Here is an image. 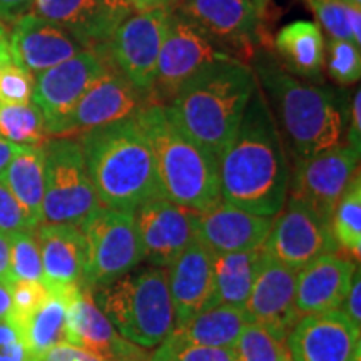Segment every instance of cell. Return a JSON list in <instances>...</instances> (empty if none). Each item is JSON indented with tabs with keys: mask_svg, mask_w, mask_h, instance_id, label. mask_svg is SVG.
<instances>
[{
	"mask_svg": "<svg viewBox=\"0 0 361 361\" xmlns=\"http://www.w3.org/2000/svg\"><path fill=\"white\" fill-rule=\"evenodd\" d=\"M151 361H234V356L228 348H211L184 341L171 331L151 353Z\"/></svg>",
	"mask_w": 361,
	"mask_h": 361,
	"instance_id": "e575fe53",
	"label": "cell"
},
{
	"mask_svg": "<svg viewBox=\"0 0 361 361\" xmlns=\"http://www.w3.org/2000/svg\"><path fill=\"white\" fill-rule=\"evenodd\" d=\"M134 117L151 146L166 200L194 211L221 201L218 159L186 134L168 106H146Z\"/></svg>",
	"mask_w": 361,
	"mask_h": 361,
	"instance_id": "277c9868",
	"label": "cell"
},
{
	"mask_svg": "<svg viewBox=\"0 0 361 361\" xmlns=\"http://www.w3.org/2000/svg\"><path fill=\"white\" fill-rule=\"evenodd\" d=\"M101 2L106 7H109L111 11H114L116 13H119V16L123 17H128L134 12L126 0H101Z\"/></svg>",
	"mask_w": 361,
	"mask_h": 361,
	"instance_id": "816d5d0a",
	"label": "cell"
},
{
	"mask_svg": "<svg viewBox=\"0 0 361 361\" xmlns=\"http://www.w3.org/2000/svg\"><path fill=\"white\" fill-rule=\"evenodd\" d=\"M0 62H11V52H8V37L0 22Z\"/></svg>",
	"mask_w": 361,
	"mask_h": 361,
	"instance_id": "f5cc1de1",
	"label": "cell"
},
{
	"mask_svg": "<svg viewBox=\"0 0 361 361\" xmlns=\"http://www.w3.org/2000/svg\"><path fill=\"white\" fill-rule=\"evenodd\" d=\"M134 219L142 261L157 268H168L196 239V211L166 197L144 202L134 211Z\"/></svg>",
	"mask_w": 361,
	"mask_h": 361,
	"instance_id": "e0dca14e",
	"label": "cell"
},
{
	"mask_svg": "<svg viewBox=\"0 0 361 361\" xmlns=\"http://www.w3.org/2000/svg\"><path fill=\"white\" fill-rule=\"evenodd\" d=\"M281 361H293V360H291V356H290V351H288V353L283 356V360H281Z\"/></svg>",
	"mask_w": 361,
	"mask_h": 361,
	"instance_id": "11a10c76",
	"label": "cell"
},
{
	"mask_svg": "<svg viewBox=\"0 0 361 361\" xmlns=\"http://www.w3.org/2000/svg\"><path fill=\"white\" fill-rule=\"evenodd\" d=\"M35 0H0V22L16 24L22 16L30 12Z\"/></svg>",
	"mask_w": 361,
	"mask_h": 361,
	"instance_id": "ee69618b",
	"label": "cell"
},
{
	"mask_svg": "<svg viewBox=\"0 0 361 361\" xmlns=\"http://www.w3.org/2000/svg\"><path fill=\"white\" fill-rule=\"evenodd\" d=\"M221 201L276 218L286 204L290 164L268 97L259 85L241 124L218 157Z\"/></svg>",
	"mask_w": 361,
	"mask_h": 361,
	"instance_id": "6da1fadb",
	"label": "cell"
},
{
	"mask_svg": "<svg viewBox=\"0 0 361 361\" xmlns=\"http://www.w3.org/2000/svg\"><path fill=\"white\" fill-rule=\"evenodd\" d=\"M178 4H179V0H178Z\"/></svg>",
	"mask_w": 361,
	"mask_h": 361,
	"instance_id": "6f0895ef",
	"label": "cell"
},
{
	"mask_svg": "<svg viewBox=\"0 0 361 361\" xmlns=\"http://www.w3.org/2000/svg\"><path fill=\"white\" fill-rule=\"evenodd\" d=\"M348 146L361 152V90H356L350 109V128H348Z\"/></svg>",
	"mask_w": 361,
	"mask_h": 361,
	"instance_id": "f6af8a7d",
	"label": "cell"
},
{
	"mask_svg": "<svg viewBox=\"0 0 361 361\" xmlns=\"http://www.w3.org/2000/svg\"><path fill=\"white\" fill-rule=\"evenodd\" d=\"M358 264L338 252L319 256L298 271L295 310L298 318L340 310Z\"/></svg>",
	"mask_w": 361,
	"mask_h": 361,
	"instance_id": "603a6c76",
	"label": "cell"
},
{
	"mask_svg": "<svg viewBox=\"0 0 361 361\" xmlns=\"http://www.w3.org/2000/svg\"><path fill=\"white\" fill-rule=\"evenodd\" d=\"M305 2L333 39L348 40L353 44L350 30V13L353 7L343 0H305Z\"/></svg>",
	"mask_w": 361,
	"mask_h": 361,
	"instance_id": "8d00e7d4",
	"label": "cell"
},
{
	"mask_svg": "<svg viewBox=\"0 0 361 361\" xmlns=\"http://www.w3.org/2000/svg\"><path fill=\"white\" fill-rule=\"evenodd\" d=\"M34 229L32 221L13 197L6 183L0 179V231L12 234L17 231H34Z\"/></svg>",
	"mask_w": 361,
	"mask_h": 361,
	"instance_id": "ab89813d",
	"label": "cell"
},
{
	"mask_svg": "<svg viewBox=\"0 0 361 361\" xmlns=\"http://www.w3.org/2000/svg\"><path fill=\"white\" fill-rule=\"evenodd\" d=\"M343 2H345V0H343Z\"/></svg>",
	"mask_w": 361,
	"mask_h": 361,
	"instance_id": "680465c9",
	"label": "cell"
},
{
	"mask_svg": "<svg viewBox=\"0 0 361 361\" xmlns=\"http://www.w3.org/2000/svg\"><path fill=\"white\" fill-rule=\"evenodd\" d=\"M252 2H255V4H256V6H258V7H261V8H264L266 6H268V2H269V0H252Z\"/></svg>",
	"mask_w": 361,
	"mask_h": 361,
	"instance_id": "db71d44e",
	"label": "cell"
},
{
	"mask_svg": "<svg viewBox=\"0 0 361 361\" xmlns=\"http://www.w3.org/2000/svg\"><path fill=\"white\" fill-rule=\"evenodd\" d=\"M234 361H281L288 353L286 336L258 323H247L231 348Z\"/></svg>",
	"mask_w": 361,
	"mask_h": 361,
	"instance_id": "d6a6232c",
	"label": "cell"
},
{
	"mask_svg": "<svg viewBox=\"0 0 361 361\" xmlns=\"http://www.w3.org/2000/svg\"><path fill=\"white\" fill-rule=\"evenodd\" d=\"M92 295L117 333L144 350L156 348L174 329L166 268L149 266L130 271Z\"/></svg>",
	"mask_w": 361,
	"mask_h": 361,
	"instance_id": "8992f818",
	"label": "cell"
},
{
	"mask_svg": "<svg viewBox=\"0 0 361 361\" xmlns=\"http://www.w3.org/2000/svg\"><path fill=\"white\" fill-rule=\"evenodd\" d=\"M66 341L92 351L104 361H151V355L117 333L84 284L64 288Z\"/></svg>",
	"mask_w": 361,
	"mask_h": 361,
	"instance_id": "5bb4252c",
	"label": "cell"
},
{
	"mask_svg": "<svg viewBox=\"0 0 361 361\" xmlns=\"http://www.w3.org/2000/svg\"><path fill=\"white\" fill-rule=\"evenodd\" d=\"M82 51L85 49L67 30L34 12L22 16L8 35L11 61L30 74L62 64Z\"/></svg>",
	"mask_w": 361,
	"mask_h": 361,
	"instance_id": "ffe728a7",
	"label": "cell"
},
{
	"mask_svg": "<svg viewBox=\"0 0 361 361\" xmlns=\"http://www.w3.org/2000/svg\"><path fill=\"white\" fill-rule=\"evenodd\" d=\"M298 269L279 263L271 256L261 258L245 311L251 323L263 324L286 336L300 322L295 310Z\"/></svg>",
	"mask_w": 361,
	"mask_h": 361,
	"instance_id": "d6986e66",
	"label": "cell"
},
{
	"mask_svg": "<svg viewBox=\"0 0 361 361\" xmlns=\"http://www.w3.org/2000/svg\"><path fill=\"white\" fill-rule=\"evenodd\" d=\"M134 12L151 11V8H173L178 6V0H126Z\"/></svg>",
	"mask_w": 361,
	"mask_h": 361,
	"instance_id": "7dc6e473",
	"label": "cell"
},
{
	"mask_svg": "<svg viewBox=\"0 0 361 361\" xmlns=\"http://www.w3.org/2000/svg\"><path fill=\"white\" fill-rule=\"evenodd\" d=\"M6 64H7V62H0V71H2V67L6 66Z\"/></svg>",
	"mask_w": 361,
	"mask_h": 361,
	"instance_id": "9f6ffc18",
	"label": "cell"
},
{
	"mask_svg": "<svg viewBox=\"0 0 361 361\" xmlns=\"http://www.w3.org/2000/svg\"><path fill=\"white\" fill-rule=\"evenodd\" d=\"M142 107H146V96L109 66L79 99L56 137H79L96 128L134 116Z\"/></svg>",
	"mask_w": 361,
	"mask_h": 361,
	"instance_id": "2e32d148",
	"label": "cell"
},
{
	"mask_svg": "<svg viewBox=\"0 0 361 361\" xmlns=\"http://www.w3.org/2000/svg\"><path fill=\"white\" fill-rule=\"evenodd\" d=\"M360 152L336 146L319 154L295 159L288 200L298 202L323 223L331 226L338 201L360 173Z\"/></svg>",
	"mask_w": 361,
	"mask_h": 361,
	"instance_id": "30bf717a",
	"label": "cell"
},
{
	"mask_svg": "<svg viewBox=\"0 0 361 361\" xmlns=\"http://www.w3.org/2000/svg\"><path fill=\"white\" fill-rule=\"evenodd\" d=\"M11 239V273L12 281L44 283L42 258L34 231H17L8 234Z\"/></svg>",
	"mask_w": 361,
	"mask_h": 361,
	"instance_id": "836d02e7",
	"label": "cell"
},
{
	"mask_svg": "<svg viewBox=\"0 0 361 361\" xmlns=\"http://www.w3.org/2000/svg\"><path fill=\"white\" fill-rule=\"evenodd\" d=\"M213 269L214 252L197 238L166 268L174 308V328L206 310L213 291Z\"/></svg>",
	"mask_w": 361,
	"mask_h": 361,
	"instance_id": "cb8c5ba5",
	"label": "cell"
},
{
	"mask_svg": "<svg viewBox=\"0 0 361 361\" xmlns=\"http://www.w3.org/2000/svg\"><path fill=\"white\" fill-rule=\"evenodd\" d=\"M328 74L340 85L358 82L361 75L360 47L348 40L331 39L328 45Z\"/></svg>",
	"mask_w": 361,
	"mask_h": 361,
	"instance_id": "d590c367",
	"label": "cell"
},
{
	"mask_svg": "<svg viewBox=\"0 0 361 361\" xmlns=\"http://www.w3.org/2000/svg\"><path fill=\"white\" fill-rule=\"evenodd\" d=\"M273 221L218 201L207 209L196 211V238L214 255L259 250Z\"/></svg>",
	"mask_w": 361,
	"mask_h": 361,
	"instance_id": "44dd1931",
	"label": "cell"
},
{
	"mask_svg": "<svg viewBox=\"0 0 361 361\" xmlns=\"http://www.w3.org/2000/svg\"><path fill=\"white\" fill-rule=\"evenodd\" d=\"M256 72L264 96L274 104L295 159L341 146L348 121L345 94L301 82L273 62H259Z\"/></svg>",
	"mask_w": 361,
	"mask_h": 361,
	"instance_id": "5b68a950",
	"label": "cell"
},
{
	"mask_svg": "<svg viewBox=\"0 0 361 361\" xmlns=\"http://www.w3.org/2000/svg\"><path fill=\"white\" fill-rule=\"evenodd\" d=\"M283 69L301 78H319L324 67V37L316 22L295 20L274 39Z\"/></svg>",
	"mask_w": 361,
	"mask_h": 361,
	"instance_id": "4316f807",
	"label": "cell"
},
{
	"mask_svg": "<svg viewBox=\"0 0 361 361\" xmlns=\"http://www.w3.org/2000/svg\"><path fill=\"white\" fill-rule=\"evenodd\" d=\"M35 238L42 258L44 284L49 290L82 284L85 245L79 228L42 223L35 228Z\"/></svg>",
	"mask_w": 361,
	"mask_h": 361,
	"instance_id": "d4e9b609",
	"label": "cell"
},
{
	"mask_svg": "<svg viewBox=\"0 0 361 361\" xmlns=\"http://www.w3.org/2000/svg\"><path fill=\"white\" fill-rule=\"evenodd\" d=\"M84 236V279L90 291L109 286L142 261L134 213L99 206L80 226Z\"/></svg>",
	"mask_w": 361,
	"mask_h": 361,
	"instance_id": "ba28073f",
	"label": "cell"
},
{
	"mask_svg": "<svg viewBox=\"0 0 361 361\" xmlns=\"http://www.w3.org/2000/svg\"><path fill=\"white\" fill-rule=\"evenodd\" d=\"M0 361H34L16 328L0 322Z\"/></svg>",
	"mask_w": 361,
	"mask_h": 361,
	"instance_id": "60d3db41",
	"label": "cell"
},
{
	"mask_svg": "<svg viewBox=\"0 0 361 361\" xmlns=\"http://www.w3.org/2000/svg\"><path fill=\"white\" fill-rule=\"evenodd\" d=\"M340 311L346 318L350 319V323L355 328L361 329V274H360V266L355 271L353 281H351L350 291L346 295L345 300L340 306Z\"/></svg>",
	"mask_w": 361,
	"mask_h": 361,
	"instance_id": "7bdbcfd3",
	"label": "cell"
},
{
	"mask_svg": "<svg viewBox=\"0 0 361 361\" xmlns=\"http://www.w3.org/2000/svg\"><path fill=\"white\" fill-rule=\"evenodd\" d=\"M34 13L67 30L85 51L107 57V45L126 17L101 0H35Z\"/></svg>",
	"mask_w": 361,
	"mask_h": 361,
	"instance_id": "7402d4cb",
	"label": "cell"
},
{
	"mask_svg": "<svg viewBox=\"0 0 361 361\" xmlns=\"http://www.w3.org/2000/svg\"><path fill=\"white\" fill-rule=\"evenodd\" d=\"M0 281L13 283L11 273V239L0 231Z\"/></svg>",
	"mask_w": 361,
	"mask_h": 361,
	"instance_id": "bcb514c9",
	"label": "cell"
},
{
	"mask_svg": "<svg viewBox=\"0 0 361 361\" xmlns=\"http://www.w3.org/2000/svg\"><path fill=\"white\" fill-rule=\"evenodd\" d=\"M0 135L17 146L40 147L49 141L42 112L34 102L0 104Z\"/></svg>",
	"mask_w": 361,
	"mask_h": 361,
	"instance_id": "4dcf8cb0",
	"label": "cell"
},
{
	"mask_svg": "<svg viewBox=\"0 0 361 361\" xmlns=\"http://www.w3.org/2000/svg\"><path fill=\"white\" fill-rule=\"evenodd\" d=\"M264 255L300 271L319 256L340 251L331 226L311 214L306 207L286 200L261 246Z\"/></svg>",
	"mask_w": 361,
	"mask_h": 361,
	"instance_id": "9a60e30c",
	"label": "cell"
},
{
	"mask_svg": "<svg viewBox=\"0 0 361 361\" xmlns=\"http://www.w3.org/2000/svg\"><path fill=\"white\" fill-rule=\"evenodd\" d=\"M350 30H351V37H353V44L356 47L361 45V11L360 8L353 7L350 13Z\"/></svg>",
	"mask_w": 361,
	"mask_h": 361,
	"instance_id": "f907efd6",
	"label": "cell"
},
{
	"mask_svg": "<svg viewBox=\"0 0 361 361\" xmlns=\"http://www.w3.org/2000/svg\"><path fill=\"white\" fill-rule=\"evenodd\" d=\"M255 71L238 59L213 62L184 84L168 109L186 134L218 159L258 89Z\"/></svg>",
	"mask_w": 361,
	"mask_h": 361,
	"instance_id": "3957f363",
	"label": "cell"
},
{
	"mask_svg": "<svg viewBox=\"0 0 361 361\" xmlns=\"http://www.w3.org/2000/svg\"><path fill=\"white\" fill-rule=\"evenodd\" d=\"M49 295V288L44 283L16 281L12 283V310L8 314V323L19 322L37 308L44 298Z\"/></svg>",
	"mask_w": 361,
	"mask_h": 361,
	"instance_id": "f35d334b",
	"label": "cell"
},
{
	"mask_svg": "<svg viewBox=\"0 0 361 361\" xmlns=\"http://www.w3.org/2000/svg\"><path fill=\"white\" fill-rule=\"evenodd\" d=\"M293 361H360L361 329L340 310L300 318L286 338Z\"/></svg>",
	"mask_w": 361,
	"mask_h": 361,
	"instance_id": "ac0fdd59",
	"label": "cell"
},
{
	"mask_svg": "<svg viewBox=\"0 0 361 361\" xmlns=\"http://www.w3.org/2000/svg\"><path fill=\"white\" fill-rule=\"evenodd\" d=\"M66 295L64 291L49 290V295L29 314L11 323L24 340L34 361L47 353L57 343L66 341Z\"/></svg>",
	"mask_w": 361,
	"mask_h": 361,
	"instance_id": "f1b7e54d",
	"label": "cell"
},
{
	"mask_svg": "<svg viewBox=\"0 0 361 361\" xmlns=\"http://www.w3.org/2000/svg\"><path fill=\"white\" fill-rule=\"evenodd\" d=\"M12 310V283L0 281V322H7Z\"/></svg>",
	"mask_w": 361,
	"mask_h": 361,
	"instance_id": "c3c4849f",
	"label": "cell"
},
{
	"mask_svg": "<svg viewBox=\"0 0 361 361\" xmlns=\"http://www.w3.org/2000/svg\"><path fill=\"white\" fill-rule=\"evenodd\" d=\"M0 179L11 189L17 202L29 216L35 228L44 221V146H22L0 174Z\"/></svg>",
	"mask_w": 361,
	"mask_h": 361,
	"instance_id": "83f0119b",
	"label": "cell"
},
{
	"mask_svg": "<svg viewBox=\"0 0 361 361\" xmlns=\"http://www.w3.org/2000/svg\"><path fill=\"white\" fill-rule=\"evenodd\" d=\"M35 78L20 66L7 62L0 71V104H27L32 101Z\"/></svg>",
	"mask_w": 361,
	"mask_h": 361,
	"instance_id": "74e56055",
	"label": "cell"
},
{
	"mask_svg": "<svg viewBox=\"0 0 361 361\" xmlns=\"http://www.w3.org/2000/svg\"><path fill=\"white\" fill-rule=\"evenodd\" d=\"M78 141L101 206L134 213L164 197L151 146L134 116L89 130Z\"/></svg>",
	"mask_w": 361,
	"mask_h": 361,
	"instance_id": "7a4b0ae2",
	"label": "cell"
},
{
	"mask_svg": "<svg viewBox=\"0 0 361 361\" xmlns=\"http://www.w3.org/2000/svg\"><path fill=\"white\" fill-rule=\"evenodd\" d=\"M111 66L109 59L82 51L69 61L35 74L32 102L42 112L49 137H56L84 92Z\"/></svg>",
	"mask_w": 361,
	"mask_h": 361,
	"instance_id": "4fadbf2b",
	"label": "cell"
},
{
	"mask_svg": "<svg viewBox=\"0 0 361 361\" xmlns=\"http://www.w3.org/2000/svg\"><path fill=\"white\" fill-rule=\"evenodd\" d=\"M331 231L340 250L343 247L355 256H361V176H355L350 186L338 201L331 218Z\"/></svg>",
	"mask_w": 361,
	"mask_h": 361,
	"instance_id": "1f68e13d",
	"label": "cell"
},
{
	"mask_svg": "<svg viewBox=\"0 0 361 361\" xmlns=\"http://www.w3.org/2000/svg\"><path fill=\"white\" fill-rule=\"evenodd\" d=\"M22 146H17V144L8 142L7 139H4L0 135V174L4 173V169L7 168L8 162L12 161V157L20 151Z\"/></svg>",
	"mask_w": 361,
	"mask_h": 361,
	"instance_id": "681fc988",
	"label": "cell"
},
{
	"mask_svg": "<svg viewBox=\"0 0 361 361\" xmlns=\"http://www.w3.org/2000/svg\"><path fill=\"white\" fill-rule=\"evenodd\" d=\"M169 13L171 8L133 12L117 25L107 45L111 66L144 96L156 78Z\"/></svg>",
	"mask_w": 361,
	"mask_h": 361,
	"instance_id": "7c38bea8",
	"label": "cell"
},
{
	"mask_svg": "<svg viewBox=\"0 0 361 361\" xmlns=\"http://www.w3.org/2000/svg\"><path fill=\"white\" fill-rule=\"evenodd\" d=\"M44 221L80 228L101 206L82 147L74 137H51L44 144Z\"/></svg>",
	"mask_w": 361,
	"mask_h": 361,
	"instance_id": "52a82bcc",
	"label": "cell"
},
{
	"mask_svg": "<svg viewBox=\"0 0 361 361\" xmlns=\"http://www.w3.org/2000/svg\"><path fill=\"white\" fill-rule=\"evenodd\" d=\"M224 59H231V56L200 27L173 8L157 59L156 78L146 92V106H168L194 75Z\"/></svg>",
	"mask_w": 361,
	"mask_h": 361,
	"instance_id": "9c48e42d",
	"label": "cell"
},
{
	"mask_svg": "<svg viewBox=\"0 0 361 361\" xmlns=\"http://www.w3.org/2000/svg\"><path fill=\"white\" fill-rule=\"evenodd\" d=\"M261 258V247L252 251L214 255L213 291L206 310L214 306H233L245 310Z\"/></svg>",
	"mask_w": 361,
	"mask_h": 361,
	"instance_id": "484cf974",
	"label": "cell"
},
{
	"mask_svg": "<svg viewBox=\"0 0 361 361\" xmlns=\"http://www.w3.org/2000/svg\"><path fill=\"white\" fill-rule=\"evenodd\" d=\"M247 323L250 318L245 310L233 306H214L202 310L173 331L184 341L211 348L231 350Z\"/></svg>",
	"mask_w": 361,
	"mask_h": 361,
	"instance_id": "f546056e",
	"label": "cell"
},
{
	"mask_svg": "<svg viewBox=\"0 0 361 361\" xmlns=\"http://www.w3.org/2000/svg\"><path fill=\"white\" fill-rule=\"evenodd\" d=\"M174 8L245 64L264 42V8L252 0H179Z\"/></svg>",
	"mask_w": 361,
	"mask_h": 361,
	"instance_id": "8fae6325",
	"label": "cell"
},
{
	"mask_svg": "<svg viewBox=\"0 0 361 361\" xmlns=\"http://www.w3.org/2000/svg\"><path fill=\"white\" fill-rule=\"evenodd\" d=\"M40 361H104L92 351L82 346L72 345L69 341H61L45 353Z\"/></svg>",
	"mask_w": 361,
	"mask_h": 361,
	"instance_id": "b9f144b4",
	"label": "cell"
}]
</instances>
